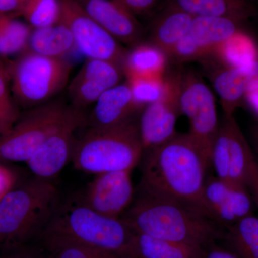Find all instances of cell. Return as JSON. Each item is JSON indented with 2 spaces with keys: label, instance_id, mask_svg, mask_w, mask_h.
<instances>
[{
  "label": "cell",
  "instance_id": "6da1fadb",
  "mask_svg": "<svg viewBox=\"0 0 258 258\" xmlns=\"http://www.w3.org/2000/svg\"><path fill=\"white\" fill-rule=\"evenodd\" d=\"M144 152L142 192L176 202L212 219L204 200L211 166L189 134H176Z\"/></svg>",
  "mask_w": 258,
  "mask_h": 258
},
{
  "label": "cell",
  "instance_id": "7a4b0ae2",
  "mask_svg": "<svg viewBox=\"0 0 258 258\" xmlns=\"http://www.w3.org/2000/svg\"><path fill=\"white\" fill-rule=\"evenodd\" d=\"M120 219L135 233L206 249L225 233L222 226L203 214L143 192Z\"/></svg>",
  "mask_w": 258,
  "mask_h": 258
},
{
  "label": "cell",
  "instance_id": "3957f363",
  "mask_svg": "<svg viewBox=\"0 0 258 258\" xmlns=\"http://www.w3.org/2000/svg\"><path fill=\"white\" fill-rule=\"evenodd\" d=\"M40 234L43 240L69 241L136 258L135 232L121 219L101 215L81 201L56 208Z\"/></svg>",
  "mask_w": 258,
  "mask_h": 258
},
{
  "label": "cell",
  "instance_id": "277c9868",
  "mask_svg": "<svg viewBox=\"0 0 258 258\" xmlns=\"http://www.w3.org/2000/svg\"><path fill=\"white\" fill-rule=\"evenodd\" d=\"M139 120L109 128H89L76 140L71 160L89 174L133 171L143 156Z\"/></svg>",
  "mask_w": 258,
  "mask_h": 258
},
{
  "label": "cell",
  "instance_id": "5b68a950",
  "mask_svg": "<svg viewBox=\"0 0 258 258\" xmlns=\"http://www.w3.org/2000/svg\"><path fill=\"white\" fill-rule=\"evenodd\" d=\"M57 190L50 180H32L0 200V247L17 249L41 233L56 210Z\"/></svg>",
  "mask_w": 258,
  "mask_h": 258
},
{
  "label": "cell",
  "instance_id": "8992f818",
  "mask_svg": "<svg viewBox=\"0 0 258 258\" xmlns=\"http://www.w3.org/2000/svg\"><path fill=\"white\" fill-rule=\"evenodd\" d=\"M11 92L19 106L30 109L55 99L69 83L72 66L26 50L6 63Z\"/></svg>",
  "mask_w": 258,
  "mask_h": 258
},
{
  "label": "cell",
  "instance_id": "52a82bcc",
  "mask_svg": "<svg viewBox=\"0 0 258 258\" xmlns=\"http://www.w3.org/2000/svg\"><path fill=\"white\" fill-rule=\"evenodd\" d=\"M67 106L53 99L30 108L15 124L0 135V161L26 162L64 119Z\"/></svg>",
  "mask_w": 258,
  "mask_h": 258
},
{
  "label": "cell",
  "instance_id": "ba28073f",
  "mask_svg": "<svg viewBox=\"0 0 258 258\" xmlns=\"http://www.w3.org/2000/svg\"><path fill=\"white\" fill-rule=\"evenodd\" d=\"M180 111L189 122V137L211 166V152L218 132L215 96L200 75L182 71Z\"/></svg>",
  "mask_w": 258,
  "mask_h": 258
},
{
  "label": "cell",
  "instance_id": "9c48e42d",
  "mask_svg": "<svg viewBox=\"0 0 258 258\" xmlns=\"http://www.w3.org/2000/svg\"><path fill=\"white\" fill-rule=\"evenodd\" d=\"M253 154L234 115H224L211 152V166L218 179L247 187Z\"/></svg>",
  "mask_w": 258,
  "mask_h": 258
},
{
  "label": "cell",
  "instance_id": "30bf717a",
  "mask_svg": "<svg viewBox=\"0 0 258 258\" xmlns=\"http://www.w3.org/2000/svg\"><path fill=\"white\" fill-rule=\"evenodd\" d=\"M60 23L69 29L76 46L87 59L108 61L123 69L128 50L93 20L76 0H60Z\"/></svg>",
  "mask_w": 258,
  "mask_h": 258
},
{
  "label": "cell",
  "instance_id": "8fae6325",
  "mask_svg": "<svg viewBox=\"0 0 258 258\" xmlns=\"http://www.w3.org/2000/svg\"><path fill=\"white\" fill-rule=\"evenodd\" d=\"M181 70H167L162 96L142 111L139 127L144 151L161 145L176 135V120L181 114Z\"/></svg>",
  "mask_w": 258,
  "mask_h": 258
},
{
  "label": "cell",
  "instance_id": "7c38bea8",
  "mask_svg": "<svg viewBox=\"0 0 258 258\" xmlns=\"http://www.w3.org/2000/svg\"><path fill=\"white\" fill-rule=\"evenodd\" d=\"M86 121L83 110L70 105L60 125L27 161L37 178L50 180L60 172L72 157L76 142L75 134Z\"/></svg>",
  "mask_w": 258,
  "mask_h": 258
},
{
  "label": "cell",
  "instance_id": "4fadbf2b",
  "mask_svg": "<svg viewBox=\"0 0 258 258\" xmlns=\"http://www.w3.org/2000/svg\"><path fill=\"white\" fill-rule=\"evenodd\" d=\"M243 23L232 18H194L189 31L176 45L169 60L181 64L210 57L222 43L242 30Z\"/></svg>",
  "mask_w": 258,
  "mask_h": 258
},
{
  "label": "cell",
  "instance_id": "5bb4252c",
  "mask_svg": "<svg viewBox=\"0 0 258 258\" xmlns=\"http://www.w3.org/2000/svg\"><path fill=\"white\" fill-rule=\"evenodd\" d=\"M132 172L118 171L96 174L88 185L81 202L105 216L120 218L134 201Z\"/></svg>",
  "mask_w": 258,
  "mask_h": 258
},
{
  "label": "cell",
  "instance_id": "9a60e30c",
  "mask_svg": "<svg viewBox=\"0 0 258 258\" xmlns=\"http://www.w3.org/2000/svg\"><path fill=\"white\" fill-rule=\"evenodd\" d=\"M200 62L220 97L224 115H233L246 93L258 87V60L238 69L224 66L212 55Z\"/></svg>",
  "mask_w": 258,
  "mask_h": 258
},
{
  "label": "cell",
  "instance_id": "2e32d148",
  "mask_svg": "<svg viewBox=\"0 0 258 258\" xmlns=\"http://www.w3.org/2000/svg\"><path fill=\"white\" fill-rule=\"evenodd\" d=\"M123 69L108 61L87 59L79 72L68 85L71 104L84 109L95 104L106 91L121 83Z\"/></svg>",
  "mask_w": 258,
  "mask_h": 258
},
{
  "label": "cell",
  "instance_id": "e0dca14e",
  "mask_svg": "<svg viewBox=\"0 0 258 258\" xmlns=\"http://www.w3.org/2000/svg\"><path fill=\"white\" fill-rule=\"evenodd\" d=\"M81 8L120 44L143 42L145 31L137 17L113 0H76Z\"/></svg>",
  "mask_w": 258,
  "mask_h": 258
},
{
  "label": "cell",
  "instance_id": "ac0fdd59",
  "mask_svg": "<svg viewBox=\"0 0 258 258\" xmlns=\"http://www.w3.org/2000/svg\"><path fill=\"white\" fill-rule=\"evenodd\" d=\"M144 108L134 100L127 81L103 93L95 103L87 121L90 128H109L137 118Z\"/></svg>",
  "mask_w": 258,
  "mask_h": 258
},
{
  "label": "cell",
  "instance_id": "d6986e66",
  "mask_svg": "<svg viewBox=\"0 0 258 258\" xmlns=\"http://www.w3.org/2000/svg\"><path fill=\"white\" fill-rule=\"evenodd\" d=\"M194 17L182 10L165 5L155 15L149 31V43L167 55L189 31Z\"/></svg>",
  "mask_w": 258,
  "mask_h": 258
},
{
  "label": "cell",
  "instance_id": "ffe728a7",
  "mask_svg": "<svg viewBox=\"0 0 258 258\" xmlns=\"http://www.w3.org/2000/svg\"><path fill=\"white\" fill-rule=\"evenodd\" d=\"M166 5L196 17L227 18L246 21L256 14L252 0H166Z\"/></svg>",
  "mask_w": 258,
  "mask_h": 258
},
{
  "label": "cell",
  "instance_id": "44dd1931",
  "mask_svg": "<svg viewBox=\"0 0 258 258\" xmlns=\"http://www.w3.org/2000/svg\"><path fill=\"white\" fill-rule=\"evenodd\" d=\"M167 55L149 42L131 47L125 55L123 71L125 79H163L167 71Z\"/></svg>",
  "mask_w": 258,
  "mask_h": 258
},
{
  "label": "cell",
  "instance_id": "7402d4cb",
  "mask_svg": "<svg viewBox=\"0 0 258 258\" xmlns=\"http://www.w3.org/2000/svg\"><path fill=\"white\" fill-rule=\"evenodd\" d=\"M76 47L69 29L59 23L46 28L32 29L28 50L51 58L63 59Z\"/></svg>",
  "mask_w": 258,
  "mask_h": 258
},
{
  "label": "cell",
  "instance_id": "603a6c76",
  "mask_svg": "<svg viewBox=\"0 0 258 258\" xmlns=\"http://www.w3.org/2000/svg\"><path fill=\"white\" fill-rule=\"evenodd\" d=\"M136 258H206L207 249L200 246L162 240L135 233Z\"/></svg>",
  "mask_w": 258,
  "mask_h": 258
},
{
  "label": "cell",
  "instance_id": "cb8c5ba5",
  "mask_svg": "<svg viewBox=\"0 0 258 258\" xmlns=\"http://www.w3.org/2000/svg\"><path fill=\"white\" fill-rule=\"evenodd\" d=\"M225 230L222 240L240 258H258V217L251 215Z\"/></svg>",
  "mask_w": 258,
  "mask_h": 258
},
{
  "label": "cell",
  "instance_id": "d4e9b609",
  "mask_svg": "<svg viewBox=\"0 0 258 258\" xmlns=\"http://www.w3.org/2000/svg\"><path fill=\"white\" fill-rule=\"evenodd\" d=\"M212 56L224 66L238 69L258 60V48L252 37L240 30L217 47Z\"/></svg>",
  "mask_w": 258,
  "mask_h": 258
},
{
  "label": "cell",
  "instance_id": "484cf974",
  "mask_svg": "<svg viewBox=\"0 0 258 258\" xmlns=\"http://www.w3.org/2000/svg\"><path fill=\"white\" fill-rule=\"evenodd\" d=\"M32 30L28 23L15 17L0 15V58L28 50Z\"/></svg>",
  "mask_w": 258,
  "mask_h": 258
},
{
  "label": "cell",
  "instance_id": "4316f807",
  "mask_svg": "<svg viewBox=\"0 0 258 258\" xmlns=\"http://www.w3.org/2000/svg\"><path fill=\"white\" fill-rule=\"evenodd\" d=\"M20 16L32 29L56 25L60 22V0H25Z\"/></svg>",
  "mask_w": 258,
  "mask_h": 258
},
{
  "label": "cell",
  "instance_id": "83f0119b",
  "mask_svg": "<svg viewBox=\"0 0 258 258\" xmlns=\"http://www.w3.org/2000/svg\"><path fill=\"white\" fill-rule=\"evenodd\" d=\"M43 241L50 258H122L111 252L69 241Z\"/></svg>",
  "mask_w": 258,
  "mask_h": 258
},
{
  "label": "cell",
  "instance_id": "f1b7e54d",
  "mask_svg": "<svg viewBox=\"0 0 258 258\" xmlns=\"http://www.w3.org/2000/svg\"><path fill=\"white\" fill-rule=\"evenodd\" d=\"M132 95L137 104L144 108L148 105L158 101L162 96L164 78H132L126 79Z\"/></svg>",
  "mask_w": 258,
  "mask_h": 258
},
{
  "label": "cell",
  "instance_id": "f546056e",
  "mask_svg": "<svg viewBox=\"0 0 258 258\" xmlns=\"http://www.w3.org/2000/svg\"><path fill=\"white\" fill-rule=\"evenodd\" d=\"M8 73L0 71V135L8 132L20 116L18 104L9 87Z\"/></svg>",
  "mask_w": 258,
  "mask_h": 258
},
{
  "label": "cell",
  "instance_id": "4dcf8cb0",
  "mask_svg": "<svg viewBox=\"0 0 258 258\" xmlns=\"http://www.w3.org/2000/svg\"><path fill=\"white\" fill-rule=\"evenodd\" d=\"M252 199L247 191V187L230 184L225 211L232 215L237 222L252 215Z\"/></svg>",
  "mask_w": 258,
  "mask_h": 258
},
{
  "label": "cell",
  "instance_id": "1f68e13d",
  "mask_svg": "<svg viewBox=\"0 0 258 258\" xmlns=\"http://www.w3.org/2000/svg\"><path fill=\"white\" fill-rule=\"evenodd\" d=\"M135 17L152 14L159 0H113Z\"/></svg>",
  "mask_w": 258,
  "mask_h": 258
},
{
  "label": "cell",
  "instance_id": "d6a6232c",
  "mask_svg": "<svg viewBox=\"0 0 258 258\" xmlns=\"http://www.w3.org/2000/svg\"><path fill=\"white\" fill-rule=\"evenodd\" d=\"M16 180L14 171L0 164V200L14 189Z\"/></svg>",
  "mask_w": 258,
  "mask_h": 258
},
{
  "label": "cell",
  "instance_id": "836d02e7",
  "mask_svg": "<svg viewBox=\"0 0 258 258\" xmlns=\"http://www.w3.org/2000/svg\"><path fill=\"white\" fill-rule=\"evenodd\" d=\"M25 0H0V15L18 18Z\"/></svg>",
  "mask_w": 258,
  "mask_h": 258
},
{
  "label": "cell",
  "instance_id": "e575fe53",
  "mask_svg": "<svg viewBox=\"0 0 258 258\" xmlns=\"http://www.w3.org/2000/svg\"><path fill=\"white\" fill-rule=\"evenodd\" d=\"M247 188L250 189L252 199L258 208V163L257 161H254L251 168L248 182H247Z\"/></svg>",
  "mask_w": 258,
  "mask_h": 258
},
{
  "label": "cell",
  "instance_id": "d590c367",
  "mask_svg": "<svg viewBox=\"0 0 258 258\" xmlns=\"http://www.w3.org/2000/svg\"><path fill=\"white\" fill-rule=\"evenodd\" d=\"M206 258H240L230 249L222 248L214 244L207 249Z\"/></svg>",
  "mask_w": 258,
  "mask_h": 258
},
{
  "label": "cell",
  "instance_id": "8d00e7d4",
  "mask_svg": "<svg viewBox=\"0 0 258 258\" xmlns=\"http://www.w3.org/2000/svg\"><path fill=\"white\" fill-rule=\"evenodd\" d=\"M244 101L247 102L252 111L258 115V87L246 93Z\"/></svg>",
  "mask_w": 258,
  "mask_h": 258
},
{
  "label": "cell",
  "instance_id": "74e56055",
  "mask_svg": "<svg viewBox=\"0 0 258 258\" xmlns=\"http://www.w3.org/2000/svg\"><path fill=\"white\" fill-rule=\"evenodd\" d=\"M0 258H43L37 254L28 252H16L0 256Z\"/></svg>",
  "mask_w": 258,
  "mask_h": 258
},
{
  "label": "cell",
  "instance_id": "f35d334b",
  "mask_svg": "<svg viewBox=\"0 0 258 258\" xmlns=\"http://www.w3.org/2000/svg\"><path fill=\"white\" fill-rule=\"evenodd\" d=\"M252 134H253V138L254 144H255L256 147L258 151V123L254 125L253 131H252Z\"/></svg>",
  "mask_w": 258,
  "mask_h": 258
},
{
  "label": "cell",
  "instance_id": "ab89813d",
  "mask_svg": "<svg viewBox=\"0 0 258 258\" xmlns=\"http://www.w3.org/2000/svg\"><path fill=\"white\" fill-rule=\"evenodd\" d=\"M0 71L8 73V71H7L6 63H4L1 60H0Z\"/></svg>",
  "mask_w": 258,
  "mask_h": 258
}]
</instances>
